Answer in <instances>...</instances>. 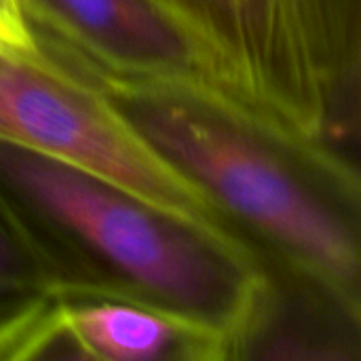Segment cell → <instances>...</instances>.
Masks as SVG:
<instances>
[{"label":"cell","mask_w":361,"mask_h":361,"mask_svg":"<svg viewBox=\"0 0 361 361\" xmlns=\"http://www.w3.org/2000/svg\"><path fill=\"white\" fill-rule=\"evenodd\" d=\"M184 38L224 110L336 171L357 133L361 0H144Z\"/></svg>","instance_id":"6da1fadb"},{"label":"cell","mask_w":361,"mask_h":361,"mask_svg":"<svg viewBox=\"0 0 361 361\" xmlns=\"http://www.w3.org/2000/svg\"><path fill=\"white\" fill-rule=\"evenodd\" d=\"M89 74V72H87ZM95 78L135 129L235 222L360 324V199L241 121L173 91Z\"/></svg>","instance_id":"7a4b0ae2"},{"label":"cell","mask_w":361,"mask_h":361,"mask_svg":"<svg viewBox=\"0 0 361 361\" xmlns=\"http://www.w3.org/2000/svg\"><path fill=\"white\" fill-rule=\"evenodd\" d=\"M0 184L102 260L125 286L203 332L220 357L269 311L256 258L233 254L173 216L59 159L0 142Z\"/></svg>","instance_id":"3957f363"},{"label":"cell","mask_w":361,"mask_h":361,"mask_svg":"<svg viewBox=\"0 0 361 361\" xmlns=\"http://www.w3.org/2000/svg\"><path fill=\"white\" fill-rule=\"evenodd\" d=\"M0 142L80 167L173 216L216 245L256 258L237 224L59 49L0 44Z\"/></svg>","instance_id":"277c9868"},{"label":"cell","mask_w":361,"mask_h":361,"mask_svg":"<svg viewBox=\"0 0 361 361\" xmlns=\"http://www.w3.org/2000/svg\"><path fill=\"white\" fill-rule=\"evenodd\" d=\"M21 2L34 32L85 72L173 91L228 114L197 68L180 32L148 2Z\"/></svg>","instance_id":"5b68a950"},{"label":"cell","mask_w":361,"mask_h":361,"mask_svg":"<svg viewBox=\"0 0 361 361\" xmlns=\"http://www.w3.org/2000/svg\"><path fill=\"white\" fill-rule=\"evenodd\" d=\"M57 336L74 347V357L157 361L167 357H220L216 345L188 322L159 309L129 302H85L55 309Z\"/></svg>","instance_id":"8992f818"},{"label":"cell","mask_w":361,"mask_h":361,"mask_svg":"<svg viewBox=\"0 0 361 361\" xmlns=\"http://www.w3.org/2000/svg\"><path fill=\"white\" fill-rule=\"evenodd\" d=\"M0 44L36 49L40 44L21 0H0Z\"/></svg>","instance_id":"52a82bcc"},{"label":"cell","mask_w":361,"mask_h":361,"mask_svg":"<svg viewBox=\"0 0 361 361\" xmlns=\"http://www.w3.org/2000/svg\"><path fill=\"white\" fill-rule=\"evenodd\" d=\"M8 269V247L4 245V241L0 239V273Z\"/></svg>","instance_id":"ba28073f"}]
</instances>
